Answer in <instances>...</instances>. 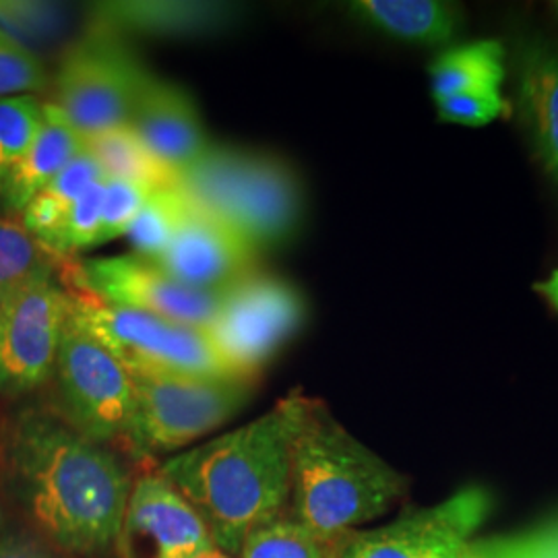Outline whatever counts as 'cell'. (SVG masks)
I'll list each match as a JSON object with an SVG mask.
<instances>
[{
    "mask_svg": "<svg viewBox=\"0 0 558 558\" xmlns=\"http://www.w3.org/2000/svg\"><path fill=\"white\" fill-rule=\"evenodd\" d=\"M0 474L59 553L117 558L135 478L119 449L83 437L54 410L27 408L0 430Z\"/></svg>",
    "mask_w": 558,
    "mask_h": 558,
    "instance_id": "cell-1",
    "label": "cell"
},
{
    "mask_svg": "<svg viewBox=\"0 0 558 558\" xmlns=\"http://www.w3.org/2000/svg\"><path fill=\"white\" fill-rule=\"evenodd\" d=\"M290 440L283 398L259 418L163 459L158 470L195 507L214 544L239 557L246 536L290 505Z\"/></svg>",
    "mask_w": 558,
    "mask_h": 558,
    "instance_id": "cell-2",
    "label": "cell"
},
{
    "mask_svg": "<svg viewBox=\"0 0 558 558\" xmlns=\"http://www.w3.org/2000/svg\"><path fill=\"white\" fill-rule=\"evenodd\" d=\"M292 420L290 505L292 515L331 542L385 515L408 480L356 439L320 399L286 396Z\"/></svg>",
    "mask_w": 558,
    "mask_h": 558,
    "instance_id": "cell-3",
    "label": "cell"
},
{
    "mask_svg": "<svg viewBox=\"0 0 558 558\" xmlns=\"http://www.w3.org/2000/svg\"><path fill=\"white\" fill-rule=\"evenodd\" d=\"M177 189L191 209L232 228L259 257L292 244L306 220L299 170L267 151L211 141Z\"/></svg>",
    "mask_w": 558,
    "mask_h": 558,
    "instance_id": "cell-4",
    "label": "cell"
},
{
    "mask_svg": "<svg viewBox=\"0 0 558 558\" xmlns=\"http://www.w3.org/2000/svg\"><path fill=\"white\" fill-rule=\"evenodd\" d=\"M135 418L126 451L135 458L170 456L207 437L253 398L255 380L131 371Z\"/></svg>",
    "mask_w": 558,
    "mask_h": 558,
    "instance_id": "cell-5",
    "label": "cell"
},
{
    "mask_svg": "<svg viewBox=\"0 0 558 558\" xmlns=\"http://www.w3.org/2000/svg\"><path fill=\"white\" fill-rule=\"evenodd\" d=\"M57 414L83 437L124 449L135 418L131 371L75 315L62 325L54 366Z\"/></svg>",
    "mask_w": 558,
    "mask_h": 558,
    "instance_id": "cell-6",
    "label": "cell"
},
{
    "mask_svg": "<svg viewBox=\"0 0 558 558\" xmlns=\"http://www.w3.org/2000/svg\"><path fill=\"white\" fill-rule=\"evenodd\" d=\"M149 75L131 41L89 27L60 59L52 104L87 140L131 124Z\"/></svg>",
    "mask_w": 558,
    "mask_h": 558,
    "instance_id": "cell-7",
    "label": "cell"
},
{
    "mask_svg": "<svg viewBox=\"0 0 558 558\" xmlns=\"http://www.w3.org/2000/svg\"><path fill=\"white\" fill-rule=\"evenodd\" d=\"M306 320L308 302L299 286L257 269L221 294L218 315L205 333L236 377L257 380L260 368L299 336Z\"/></svg>",
    "mask_w": 558,
    "mask_h": 558,
    "instance_id": "cell-8",
    "label": "cell"
},
{
    "mask_svg": "<svg viewBox=\"0 0 558 558\" xmlns=\"http://www.w3.org/2000/svg\"><path fill=\"white\" fill-rule=\"evenodd\" d=\"M69 292L81 323L129 371L236 377L211 345L205 329L112 306L80 290Z\"/></svg>",
    "mask_w": 558,
    "mask_h": 558,
    "instance_id": "cell-9",
    "label": "cell"
},
{
    "mask_svg": "<svg viewBox=\"0 0 558 558\" xmlns=\"http://www.w3.org/2000/svg\"><path fill=\"white\" fill-rule=\"evenodd\" d=\"M59 267L60 278L69 290L189 327L207 329L220 308L221 294L193 290L163 271L158 263L140 255L64 259Z\"/></svg>",
    "mask_w": 558,
    "mask_h": 558,
    "instance_id": "cell-10",
    "label": "cell"
},
{
    "mask_svg": "<svg viewBox=\"0 0 558 558\" xmlns=\"http://www.w3.org/2000/svg\"><path fill=\"white\" fill-rule=\"evenodd\" d=\"M71 292L59 274L36 279L0 302V391L21 398L54 377Z\"/></svg>",
    "mask_w": 558,
    "mask_h": 558,
    "instance_id": "cell-11",
    "label": "cell"
},
{
    "mask_svg": "<svg viewBox=\"0 0 558 558\" xmlns=\"http://www.w3.org/2000/svg\"><path fill=\"white\" fill-rule=\"evenodd\" d=\"M214 546L195 507L158 468L133 478L117 558H199Z\"/></svg>",
    "mask_w": 558,
    "mask_h": 558,
    "instance_id": "cell-12",
    "label": "cell"
},
{
    "mask_svg": "<svg viewBox=\"0 0 558 558\" xmlns=\"http://www.w3.org/2000/svg\"><path fill=\"white\" fill-rule=\"evenodd\" d=\"M490 509L484 488H463L435 507L371 532H352L338 558H437L468 544Z\"/></svg>",
    "mask_w": 558,
    "mask_h": 558,
    "instance_id": "cell-13",
    "label": "cell"
},
{
    "mask_svg": "<svg viewBox=\"0 0 558 558\" xmlns=\"http://www.w3.org/2000/svg\"><path fill=\"white\" fill-rule=\"evenodd\" d=\"M515 108L527 145L558 189V41L521 32L509 48Z\"/></svg>",
    "mask_w": 558,
    "mask_h": 558,
    "instance_id": "cell-14",
    "label": "cell"
},
{
    "mask_svg": "<svg viewBox=\"0 0 558 558\" xmlns=\"http://www.w3.org/2000/svg\"><path fill=\"white\" fill-rule=\"evenodd\" d=\"M259 259L232 228L189 209L170 246L154 263L193 290L223 294L257 271Z\"/></svg>",
    "mask_w": 558,
    "mask_h": 558,
    "instance_id": "cell-15",
    "label": "cell"
},
{
    "mask_svg": "<svg viewBox=\"0 0 558 558\" xmlns=\"http://www.w3.org/2000/svg\"><path fill=\"white\" fill-rule=\"evenodd\" d=\"M129 126L174 179L211 145L197 101L179 83L156 73L143 85Z\"/></svg>",
    "mask_w": 558,
    "mask_h": 558,
    "instance_id": "cell-16",
    "label": "cell"
},
{
    "mask_svg": "<svg viewBox=\"0 0 558 558\" xmlns=\"http://www.w3.org/2000/svg\"><path fill=\"white\" fill-rule=\"evenodd\" d=\"M242 7L228 2H172V0H119L96 2L89 9L92 25L122 38L195 40L232 29L242 20Z\"/></svg>",
    "mask_w": 558,
    "mask_h": 558,
    "instance_id": "cell-17",
    "label": "cell"
},
{
    "mask_svg": "<svg viewBox=\"0 0 558 558\" xmlns=\"http://www.w3.org/2000/svg\"><path fill=\"white\" fill-rule=\"evenodd\" d=\"M343 11L383 38L430 50L456 44L465 29L461 4L447 0H352Z\"/></svg>",
    "mask_w": 558,
    "mask_h": 558,
    "instance_id": "cell-18",
    "label": "cell"
},
{
    "mask_svg": "<svg viewBox=\"0 0 558 558\" xmlns=\"http://www.w3.org/2000/svg\"><path fill=\"white\" fill-rule=\"evenodd\" d=\"M85 149V140L52 101H44V120L20 163L0 186V203L9 216H20L60 172Z\"/></svg>",
    "mask_w": 558,
    "mask_h": 558,
    "instance_id": "cell-19",
    "label": "cell"
},
{
    "mask_svg": "<svg viewBox=\"0 0 558 558\" xmlns=\"http://www.w3.org/2000/svg\"><path fill=\"white\" fill-rule=\"evenodd\" d=\"M509 75V48L500 40L456 41L428 64L433 100L468 92H502Z\"/></svg>",
    "mask_w": 558,
    "mask_h": 558,
    "instance_id": "cell-20",
    "label": "cell"
},
{
    "mask_svg": "<svg viewBox=\"0 0 558 558\" xmlns=\"http://www.w3.org/2000/svg\"><path fill=\"white\" fill-rule=\"evenodd\" d=\"M101 179L106 177L101 172L100 163L87 149H83L80 156L25 207V211L21 214L23 228L46 248L48 242L57 236L60 226L64 223L75 203L81 199V195Z\"/></svg>",
    "mask_w": 558,
    "mask_h": 558,
    "instance_id": "cell-21",
    "label": "cell"
},
{
    "mask_svg": "<svg viewBox=\"0 0 558 558\" xmlns=\"http://www.w3.org/2000/svg\"><path fill=\"white\" fill-rule=\"evenodd\" d=\"M85 149L100 163L106 179L124 180L147 191L177 184V179L149 154L131 126L87 137Z\"/></svg>",
    "mask_w": 558,
    "mask_h": 558,
    "instance_id": "cell-22",
    "label": "cell"
},
{
    "mask_svg": "<svg viewBox=\"0 0 558 558\" xmlns=\"http://www.w3.org/2000/svg\"><path fill=\"white\" fill-rule=\"evenodd\" d=\"M54 259L21 221L0 216V302L11 299L36 279L59 274Z\"/></svg>",
    "mask_w": 558,
    "mask_h": 558,
    "instance_id": "cell-23",
    "label": "cell"
},
{
    "mask_svg": "<svg viewBox=\"0 0 558 558\" xmlns=\"http://www.w3.org/2000/svg\"><path fill=\"white\" fill-rule=\"evenodd\" d=\"M348 538V536H345ZM343 538V539H345ZM343 539L320 538L296 519L281 515L255 527L242 542L240 558H338Z\"/></svg>",
    "mask_w": 558,
    "mask_h": 558,
    "instance_id": "cell-24",
    "label": "cell"
},
{
    "mask_svg": "<svg viewBox=\"0 0 558 558\" xmlns=\"http://www.w3.org/2000/svg\"><path fill=\"white\" fill-rule=\"evenodd\" d=\"M189 209L191 207L180 195L177 184L149 191L137 218L126 232L135 255L143 259H160Z\"/></svg>",
    "mask_w": 558,
    "mask_h": 558,
    "instance_id": "cell-25",
    "label": "cell"
},
{
    "mask_svg": "<svg viewBox=\"0 0 558 558\" xmlns=\"http://www.w3.org/2000/svg\"><path fill=\"white\" fill-rule=\"evenodd\" d=\"M44 120L38 96L0 100V186L36 140Z\"/></svg>",
    "mask_w": 558,
    "mask_h": 558,
    "instance_id": "cell-26",
    "label": "cell"
},
{
    "mask_svg": "<svg viewBox=\"0 0 558 558\" xmlns=\"http://www.w3.org/2000/svg\"><path fill=\"white\" fill-rule=\"evenodd\" d=\"M101 203H104V179L92 184L75 203L57 236L48 242L46 251L54 259H73L81 251L98 246L101 228Z\"/></svg>",
    "mask_w": 558,
    "mask_h": 558,
    "instance_id": "cell-27",
    "label": "cell"
},
{
    "mask_svg": "<svg viewBox=\"0 0 558 558\" xmlns=\"http://www.w3.org/2000/svg\"><path fill=\"white\" fill-rule=\"evenodd\" d=\"M50 87L41 60L11 32L0 27V100L38 96Z\"/></svg>",
    "mask_w": 558,
    "mask_h": 558,
    "instance_id": "cell-28",
    "label": "cell"
},
{
    "mask_svg": "<svg viewBox=\"0 0 558 558\" xmlns=\"http://www.w3.org/2000/svg\"><path fill=\"white\" fill-rule=\"evenodd\" d=\"M465 558H558V518L502 538L470 539Z\"/></svg>",
    "mask_w": 558,
    "mask_h": 558,
    "instance_id": "cell-29",
    "label": "cell"
},
{
    "mask_svg": "<svg viewBox=\"0 0 558 558\" xmlns=\"http://www.w3.org/2000/svg\"><path fill=\"white\" fill-rule=\"evenodd\" d=\"M149 191L124 182V180L104 179V203H101V228L98 246L110 240L126 236L131 223L147 199Z\"/></svg>",
    "mask_w": 558,
    "mask_h": 558,
    "instance_id": "cell-30",
    "label": "cell"
},
{
    "mask_svg": "<svg viewBox=\"0 0 558 558\" xmlns=\"http://www.w3.org/2000/svg\"><path fill=\"white\" fill-rule=\"evenodd\" d=\"M442 122L461 126H486L511 112V101L502 92H468L435 101Z\"/></svg>",
    "mask_w": 558,
    "mask_h": 558,
    "instance_id": "cell-31",
    "label": "cell"
},
{
    "mask_svg": "<svg viewBox=\"0 0 558 558\" xmlns=\"http://www.w3.org/2000/svg\"><path fill=\"white\" fill-rule=\"evenodd\" d=\"M0 558H64L34 530H11L0 534Z\"/></svg>",
    "mask_w": 558,
    "mask_h": 558,
    "instance_id": "cell-32",
    "label": "cell"
},
{
    "mask_svg": "<svg viewBox=\"0 0 558 558\" xmlns=\"http://www.w3.org/2000/svg\"><path fill=\"white\" fill-rule=\"evenodd\" d=\"M534 288H536L539 296L546 300L558 315V269H555L544 281L536 283Z\"/></svg>",
    "mask_w": 558,
    "mask_h": 558,
    "instance_id": "cell-33",
    "label": "cell"
},
{
    "mask_svg": "<svg viewBox=\"0 0 558 558\" xmlns=\"http://www.w3.org/2000/svg\"><path fill=\"white\" fill-rule=\"evenodd\" d=\"M199 558H234L230 557L228 553H223V550H220L218 546H214V548H209V550H205L203 555H201Z\"/></svg>",
    "mask_w": 558,
    "mask_h": 558,
    "instance_id": "cell-34",
    "label": "cell"
},
{
    "mask_svg": "<svg viewBox=\"0 0 558 558\" xmlns=\"http://www.w3.org/2000/svg\"><path fill=\"white\" fill-rule=\"evenodd\" d=\"M463 548H465V544L463 546H459L456 550H449V553H442L440 557L437 558H465V553H463Z\"/></svg>",
    "mask_w": 558,
    "mask_h": 558,
    "instance_id": "cell-35",
    "label": "cell"
},
{
    "mask_svg": "<svg viewBox=\"0 0 558 558\" xmlns=\"http://www.w3.org/2000/svg\"><path fill=\"white\" fill-rule=\"evenodd\" d=\"M0 521H2V513H0Z\"/></svg>",
    "mask_w": 558,
    "mask_h": 558,
    "instance_id": "cell-36",
    "label": "cell"
}]
</instances>
